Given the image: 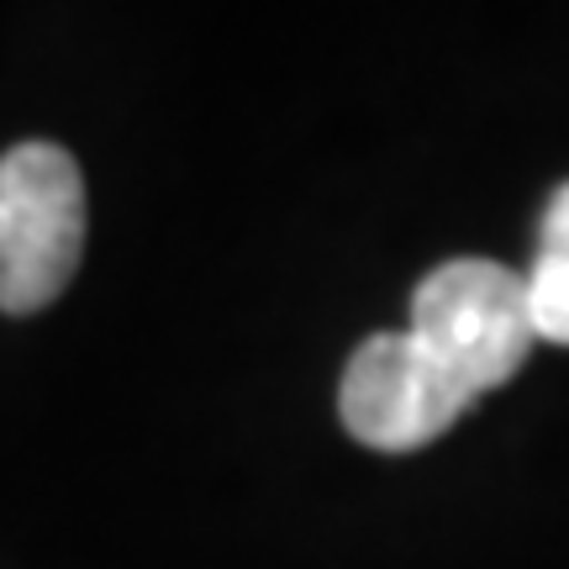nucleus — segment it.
<instances>
[{
    "instance_id": "obj_1",
    "label": "nucleus",
    "mask_w": 569,
    "mask_h": 569,
    "mask_svg": "<svg viewBox=\"0 0 569 569\" xmlns=\"http://www.w3.org/2000/svg\"><path fill=\"white\" fill-rule=\"evenodd\" d=\"M407 332L480 401L507 386L538 343L528 274L496 259H448L411 290Z\"/></svg>"
},
{
    "instance_id": "obj_2",
    "label": "nucleus",
    "mask_w": 569,
    "mask_h": 569,
    "mask_svg": "<svg viewBox=\"0 0 569 569\" xmlns=\"http://www.w3.org/2000/svg\"><path fill=\"white\" fill-rule=\"evenodd\" d=\"M84 253V180L59 142L0 153V311L32 317L63 296Z\"/></svg>"
},
{
    "instance_id": "obj_3",
    "label": "nucleus",
    "mask_w": 569,
    "mask_h": 569,
    "mask_svg": "<svg viewBox=\"0 0 569 569\" xmlns=\"http://www.w3.org/2000/svg\"><path fill=\"white\" fill-rule=\"evenodd\" d=\"M475 407L453 375L427 353L411 332H375L353 348L338 390L343 427L365 448L380 453H411L443 438Z\"/></svg>"
},
{
    "instance_id": "obj_4",
    "label": "nucleus",
    "mask_w": 569,
    "mask_h": 569,
    "mask_svg": "<svg viewBox=\"0 0 569 569\" xmlns=\"http://www.w3.org/2000/svg\"><path fill=\"white\" fill-rule=\"evenodd\" d=\"M522 274H528L538 338L569 348V184L553 190L543 227H538V253H532V264Z\"/></svg>"
}]
</instances>
